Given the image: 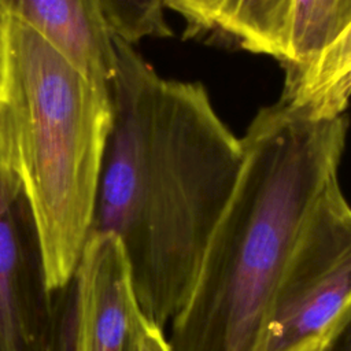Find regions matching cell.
Here are the masks:
<instances>
[{"label":"cell","mask_w":351,"mask_h":351,"mask_svg":"<svg viewBox=\"0 0 351 351\" xmlns=\"http://www.w3.org/2000/svg\"><path fill=\"white\" fill-rule=\"evenodd\" d=\"M343 115L285 99L243 136V163L192 288L170 321L174 351H261L291 254L346 147Z\"/></svg>","instance_id":"2"},{"label":"cell","mask_w":351,"mask_h":351,"mask_svg":"<svg viewBox=\"0 0 351 351\" xmlns=\"http://www.w3.org/2000/svg\"><path fill=\"white\" fill-rule=\"evenodd\" d=\"M112 34L133 45L145 37H169L166 0H99Z\"/></svg>","instance_id":"11"},{"label":"cell","mask_w":351,"mask_h":351,"mask_svg":"<svg viewBox=\"0 0 351 351\" xmlns=\"http://www.w3.org/2000/svg\"><path fill=\"white\" fill-rule=\"evenodd\" d=\"M351 26V0H295L287 81L308 71Z\"/></svg>","instance_id":"9"},{"label":"cell","mask_w":351,"mask_h":351,"mask_svg":"<svg viewBox=\"0 0 351 351\" xmlns=\"http://www.w3.org/2000/svg\"><path fill=\"white\" fill-rule=\"evenodd\" d=\"M7 16L36 32L96 88L108 92L118 59L99 0H0Z\"/></svg>","instance_id":"7"},{"label":"cell","mask_w":351,"mask_h":351,"mask_svg":"<svg viewBox=\"0 0 351 351\" xmlns=\"http://www.w3.org/2000/svg\"><path fill=\"white\" fill-rule=\"evenodd\" d=\"M329 332L321 335V336H317V337H311V339H307L304 341H302L300 344H298L296 347H293L292 350L289 351H322V347L325 344V340H326V336H328Z\"/></svg>","instance_id":"16"},{"label":"cell","mask_w":351,"mask_h":351,"mask_svg":"<svg viewBox=\"0 0 351 351\" xmlns=\"http://www.w3.org/2000/svg\"><path fill=\"white\" fill-rule=\"evenodd\" d=\"M351 96V26L303 75L285 81L282 99L318 117L341 115Z\"/></svg>","instance_id":"10"},{"label":"cell","mask_w":351,"mask_h":351,"mask_svg":"<svg viewBox=\"0 0 351 351\" xmlns=\"http://www.w3.org/2000/svg\"><path fill=\"white\" fill-rule=\"evenodd\" d=\"M221 0H166V7L181 14L191 33L215 27Z\"/></svg>","instance_id":"12"},{"label":"cell","mask_w":351,"mask_h":351,"mask_svg":"<svg viewBox=\"0 0 351 351\" xmlns=\"http://www.w3.org/2000/svg\"><path fill=\"white\" fill-rule=\"evenodd\" d=\"M115 49L90 232L119 239L140 310L165 329L185 303L232 195L243 145L204 86L160 77L118 37Z\"/></svg>","instance_id":"1"},{"label":"cell","mask_w":351,"mask_h":351,"mask_svg":"<svg viewBox=\"0 0 351 351\" xmlns=\"http://www.w3.org/2000/svg\"><path fill=\"white\" fill-rule=\"evenodd\" d=\"M73 288L71 351H137L144 314L125 250L115 234L90 232Z\"/></svg>","instance_id":"6"},{"label":"cell","mask_w":351,"mask_h":351,"mask_svg":"<svg viewBox=\"0 0 351 351\" xmlns=\"http://www.w3.org/2000/svg\"><path fill=\"white\" fill-rule=\"evenodd\" d=\"M10 71V18L0 8V101L4 99Z\"/></svg>","instance_id":"15"},{"label":"cell","mask_w":351,"mask_h":351,"mask_svg":"<svg viewBox=\"0 0 351 351\" xmlns=\"http://www.w3.org/2000/svg\"><path fill=\"white\" fill-rule=\"evenodd\" d=\"M137 351H174L169 343L165 329L149 321L145 315L141 319Z\"/></svg>","instance_id":"14"},{"label":"cell","mask_w":351,"mask_h":351,"mask_svg":"<svg viewBox=\"0 0 351 351\" xmlns=\"http://www.w3.org/2000/svg\"><path fill=\"white\" fill-rule=\"evenodd\" d=\"M295 0H221L215 27L247 51L288 59Z\"/></svg>","instance_id":"8"},{"label":"cell","mask_w":351,"mask_h":351,"mask_svg":"<svg viewBox=\"0 0 351 351\" xmlns=\"http://www.w3.org/2000/svg\"><path fill=\"white\" fill-rule=\"evenodd\" d=\"M111 118L108 92L10 18L0 156L27 196L53 291L71 284L90 234Z\"/></svg>","instance_id":"3"},{"label":"cell","mask_w":351,"mask_h":351,"mask_svg":"<svg viewBox=\"0 0 351 351\" xmlns=\"http://www.w3.org/2000/svg\"><path fill=\"white\" fill-rule=\"evenodd\" d=\"M74 288L48 285L25 189L0 156V351H71Z\"/></svg>","instance_id":"5"},{"label":"cell","mask_w":351,"mask_h":351,"mask_svg":"<svg viewBox=\"0 0 351 351\" xmlns=\"http://www.w3.org/2000/svg\"><path fill=\"white\" fill-rule=\"evenodd\" d=\"M322 351H351V303L330 328Z\"/></svg>","instance_id":"13"},{"label":"cell","mask_w":351,"mask_h":351,"mask_svg":"<svg viewBox=\"0 0 351 351\" xmlns=\"http://www.w3.org/2000/svg\"><path fill=\"white\" fill-rule=\"evenodd\" d=\"M351 303V206L339 178L317 202L280 281L261 351H289L330 330Z\"/></svg>","instance_id":"4"}]
</instances>
